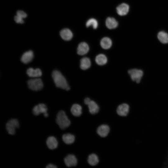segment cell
I'll list each match as a JSON object with an SVG mask.
<instances>
[{
  "label": "cell",
  "instance_id": "obj_14",
  "mask_svg": "<svg viewBox=\"0 0 168 168\" xmlns=\"http://www.w3.org/2000/svg\"><path fill=\"white\" fill-rule=\"evenodd\" d=\"M26 73L29 77L34 78L39 77L42 75L41 70L38 68L34 69L32 68H29L27 70Z\"/></svg>",
  "mask_w": 168,
  "mask_h": 168
},
{
  "label": "cell",
  "instance_id": "obj_6",
  "mask_svg": "<svg viewBox=\"0 0 168 168\" xmlns=\"http://www.w3.org/2000/svg\"><path fill=\"white\" fill-rule=\"evenodd\" d=\"M47 110L46 105L44 104L41 103L34 106L32 110V113L35 115H38L43 113L44 116L47 117L48 116Z\"/></svg>",
  "mask_w": 168,
  "mask_h": 168
},
{
  "label": "cell",
  "instance_id": "obj_21",
  "mask_svg": "<svg viewBox=\"0 0 168 168\" xmlns=\"http://www.w3.org/2000/svg\"><path fill=\"white\" fill-rule=\"evenodd\" d=\"M62 139L64 142L67 144H70L75 141L74 136L70 133H68L64 134L62 136Z\"/></svg>",
  "mask_w": 168,
  "mask_h": 168
},
{
  "label": "cell",
  "instance_id": "obj_1",
  "mask_svg": "<svg viewBox=\"0 0 168 168\" xmlns=\"http://www.w3.org/2000/svg\"><path fill=\"white\" fill-rule=\"evenodd\" d=\"M52 77L57 87L66 90L70 89L65 77L59 71L57 70L53 71L52 73Z\"/></svg>",
  "mask_w": 168,
  "mask_h": 168
},
{
  "label": "cell",
  "instance_id": "obj_16",
  "mask_svg": "<svg viewBox=\"0 0 168 168\" xmlns=\"http://www.w3.org/2000/svg\"><path fill=\"white\" fill-rule=\"evenodd\" d=\"M71 112L74 116L76 117L79 116L82 114V107L78 104H74L71 108Z\"/></svg>",
  "mask_w": 168,
  "mask_h": 168
},
{
  "label": "cell",
  "instance_id": "obj_3",
  "mask_svg": "<svg viewBox=\"0 0 168 168\" xmlns=\"http://www.w3.org/2000/svg\"><path fill=\"white\" fill-rule=\"evenodd\" d=\"M27 83L29 88L33 91L40 90L43 86L42 80L38 78L30 79L28 81Z\"/></svg>",
  "mask_w": 168,
  "mask_h": 168
},
{
  "label": "cell",
  "instance_id": "obj_7",
  "mask_svg": "<svg viewBox=\"0 0 168 168\" xmlns=\"http://www.w3.org/2000/svg\"><path fill=\"white\" fill-rule=\"evenodd\" d=\"M65 165L68 167L74 166L77 164V159L75 156L72 154L68 155L64 159Z\"/></svg>",
  "mask_w": 168,
  "mask_h": 168
},
{
  "label": "cell",
  "instance_id": "obj_23",
  "mask_svg": "<svg viewBox=\"0 0 168 168\" xmlns=\"http://www.w3.org/2000/svg\"><path fill=\"white\" fill-rule=\"evenodd\" d=\"M157 38L161 43H168V34L165 32L163 31L159 32L157 34Z\"/></svg>",
  "mask_w": 168,
  "mask_h": 168
},
{
  "label": "cell",
  "instance_id": "obj_12",
  "mask_svg": "<svg viewBox=\"0 0 168 168\" xmlns=\"http://www.w3.org/2000/svg\"><path fill=\"white\" fill-rule=\"evenodd\" d=\"M34 53L31 50H29L25 52L21 58V61L23 63L27 64L30 62L33 59Z\"/></svg>",
  "mask_w": 168,
  "mask_h": 168
},
{
  "label": "cell",
  "instance_id": "obj_4",
  "mask_svg": "<svg viewBox=\"0 0 168 168\" xmlns=\"http://www.w3.org/2000/svg\"><path fill=\"white\" fill-rule=\"evenodd\" d=\"M19 127L18 120L16 119H12L9 120L6 124V128L8 133L11 135L15 133L16 129Z\"/></svg>",
  "mask_w": 168,
  "mask_h": 168
},
{
  "label": "cell",
  "instance_id": "obj_27",
  "mask_svg": "<svg viewBox=\"0 0 168 168\" xmlns=\"http://www.w3.org/2000/svg\"><path fill=\"white\" fill-rule=\"evenodd\" d=\"M23 19L22 18L17 15L15 16L14 18L15 21L17 23L20 24H22L24 23V21Z\"/></svg>",
  "mask_w": 168,
  "mask_h": 168
},
{
  "label": "cell",
  "instance_id": "obj_11",
  "mask_svg": "<svg viewBox=\"0 0 168 168\" xmlns=\"http://www.w3.org/2000/svg\"><path fill=\"white\" fill-rule=\"evenodd\" d=\"M110 130V128L108 125L106 124H102L98 128L97 132L100 137H105L108 135Z\"/></svg>",
  "mask_w": 168,
  "mask_h": 168
},
{
  "label": "cell",
  "instance_id": "obj_24",
  "mask_svg": "<svg viewBox=\"0 0 168 168\" xmlns=\"http://www.w3.org/2000/svg\"><path fill=\"white\" fill-rule=\"evenodd\" d=\"M87 161L90 165L94 166L98 163L99 160L98 156L96 154L93 153L89 156Z\"/></svg>",
  "mask_w": 168,
  "mask_h": 168
},
{
  "label": "cell",
  "instance_id": "obj_20",
  "mask_svg": "<svg viewBox=\"0 0 168 168\" xmlns=\"http://www.w3.org/2000/svg\"><path fill=\"white\" fill-rule=\"evenodd\" d=\"M91 66L90 59L86 57L82 58L80 60V67L81 69L85 70L88 69Z\"/></svg>",
  "mask_w": 168,
  "mask_h": 168
},
{
  "label": "cell",
  "instance_id": "obj_9",
  "mask_svg": "<svg viewBox=\"0 0 168 168\" xmlns=\"http://www.w3.org/2000/svg\"><path fill=\"white\" fill-rule=\"evenodd\" d=\"M129 9V7L128 4L125 3H122L117 7V12L119 15L124 16L128 13Z\"/></svg>",
  "mask_w": 168,
  "mask_h": 168
},
{
  "label": "cell",
  "instance_id": "obj_8",
  "mask_svg": "<svg viewBox=\"0 0 168 168\" xmlns=\"http://www.w3.org/2000/svg\"><path fill=\"white\" fill-rule=\"evenodd\" d=\"M129 106L126 103L119 105L117 107V113L118 115L122 116L127 115L129 111Z\"/></svg>",
  "mask_w": 168,
  "mask_h": 168
},
{
  "label": "cell",
  "instance_id": "obj_29",
  "mask_svg": "<svg viewBox=\"0 0 168 168\" xmlns=\"http://www.w3.org/2000/svg\"><path fill=\"white\" fill-rule=\"evenodd\" d=\"M91 100L89 98L86 97L84 99V102L85 104L87 105Z\"/></svg>",
  "mask_w": 168,
  "mask_h": 168
},
{
  "label": "cell",
  "instance_id": "obj_18",
  "mask_svg": "<svg viewBox=\"0 0 168 168\" xmlns=\"http://www.w3.org/2000/svg\"><path fill=\"white\" fill-rule=\"evenodd\" d=\"M105 24L108 28L113 29L117 27L118 23L114 18L109 17L106 20Z\"/></svg>",
  "mask_w": 168,
  "mask_h": 168
},
{
  "label": "cell",
  "instance_id": "obj_26",
  "mask_svg": "<svg viewBox=\"0 0 168 168\" xmlns=\"http://www.w3.org/2000/svg\"><path fill=\"white\" fill-rule=\"evenodd\" d=\"M16 15L21 17L23 19L26 17V14L23 11L21 10L18 11L16 12Z\"/></svg>",
  "mask_w": 168,
  "mask_h": 168
},
{
  "label": "cell",
  "instance_id": "obj_19",
  "mask_svg": "<svg viewBox=\"0 0 168 168\" xmlns=\"http://www.w3.org/2000/svg\"><path fill=\"white\" fill-rule=\"evenodd\" d=\"M100 45L103 49H110L112 45L111 40L107 37L103 38L100 42Z\"/></svg>",
  "mask_w": 168,
  "mask_h": 168
},
{
  "label": "cell",
  "instance_id": "obj_22",
  "mask_svg": "<svg viewBox=\"0 0 168 168\" xmlns=\"http://www.w3.org/2000/svg\"><path fill=\"white\" fill-rule=\"evenodd\" d=\"M95 61L98 65H103L107 63V58L106 56L104 54H100L96 57Z\"/></svg>",
  "mask_w": 168,
  "mask_h": 168
},
{
  "label": "cell",
  "instance_id": "obj_13",
  "mask_svg": "<svg viewBox=\"0 0 168 168\" xmlns=\"http://www.w3.org/2000/svg\"><path fill=\"white\" fill-rule=\"evenodd\" d=\"M60 35L62 38L66 41H69L72 38L73 34L71 30L65 28L60 32Z\"/></svg>",
  "mask_w": 168,
  "mask_h": 168
},
{
  "label": "cell",
  "instance_id": "obj_10",
  "mask_svg": "<svg viewBox=\"0 0 168 168\" xmlns=\"http://www.w3.org/2000/svg\"><path fill=\"white\" fill-rule=\"evenodd\" d=\"M89 48L88 44L85 42H82L78 45L77 53L80 55L86 54L89 51Z\"/></svg>",
  "mask_w": 168,
  "mask_h": 168
},
{
  "label": "cell",
  "instance_id": "obj_15",
  "mask_svg": "<svg viewBox=\"0 0 168 168\" xmlns=\"http://www.w3.org/2000/svg\"><path fill=\"white\" fill-rule=\"evenodd\" d=\"M46 143L48 147L51 150L56 148L58 146V141L54 136L49 137L47 139Z\"/></svg>",
  "mask_w": 168,
  "mask_h": 168
},
{
  "label": "cell",
  "instance_id": "obj_17",
  "mask_svg": "<svg viewBox=\"0 0 168 168\" xmlns=\"http://www.w3.org/2000/svg\"><path fill=\"white\" fill-rule=\"evenodd\" d=\"M89 112L92 114H95L97 113L99 110V108L97 104L94 101L91 100L87 105Z\"/></svg>",
  "mask_w": 168,
  "mask_h": 168
},
{
  "label": "cell",
  "instance_id": "obj_2",
  "mask_svg": "<svg viewBox=\"0 0 168 168\" xmlns=\"http://www.w3.org/2000/svg\"><path fill=\"white\" fill-rule=\"evenodd\" d=\"M56 123L60 128L63 130L68 127L70 124V121L68 119L65 112L63 110L60 111L57 114Z\"/></svg>",
  "mask_w": 168,
  "mask_h": 168
},
{
  "label": "cell",
  "instance_id": "obj_5",
  "mask_svg": "<svg viewBox=\"0 0 168 168\" xmlns=\"http://www.w3.org/2000/svg\"><path fill=\"white\" fill-rule=\"evenodd\" d=\"M132 80L136 83H139L143 75V72L140 69H132L128 71Z\"/></svg>",
  "mask_w": 168,
  "mask_h": 168
},
{
  "label": "cell",
  "instance_id": "obj_28",
  "mask_svg": "<svg viewBox=\"0 0 168 168\" xmlns=\"http://www.w3.org/2000/svg\"><path fill=\"white\" fill-rule=\"evenodd\" d=\"M46 167V168H57V166L53 164H50L47 165Z\"/></svg>",
  "mask_w": 168,
  "mask_h": 168
},
{
  "label": "cell",
  "instance_id": "obj_25",
  "mask_svg": "<svg viewBox=\"0 0 168 168\" xmlns=\"http://www.w3.org/2000/svg\"><path fill=\"white\" fill-rule=\"evenodd\" d=\"M98 23L97 21L94 18H91L88 20L86 22V26L87 27L92 26L94 29L97 28Z\"/></svg>",
  "mask_w": 168,
  "mask_h": 168
}]
</instances>
